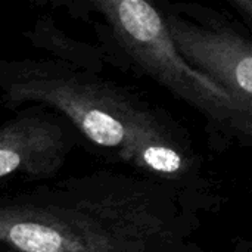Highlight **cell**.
Returning a JSON list of instances; mask_svg holds the SVG:
<instances>
[{
    "instance_id": "2",
    "label": "cell",
    "mask_w": 252,
    "mask_h": 252,
    "mask_svg": "<svg viewBox=\"0 0 252 252\" xmlns=\"http://www.w3.org/2000/svg\"><path fill=\"white\" fill-rule=\"evenodd\" d=\"M0 93L9 108L49 106L89 142L137 174L162 183L195 208L210 196L188 134L164 111L96 75L56 61L0 59Z\"/></svg>"
},
{
    "instance_id": "1",
    "label": "cell",
    "mask_w": 252,
    "mask_h": 252,
    "mask_svg": "<svg viewBox=\"0 0 252 252\" xmlns=\"http://www.w3.org/2000/svg\"><path fill=\"white\" fill-rule=\"evenodd\" d=\"M195 210L140 174L96 171L0 196V245L16 252H202Z\"/></svg>"
},
{
    "instance_id": "3",
    "label": "cell",
    "mask_w": 252,
    "mask_h": 252,
    "mask_svg": "<svg viewBox=\"0 0 252 252\" xmlns=\"http://www.w3.org/2000/svg\"><path fill=\"white\" fill-rule=\"evenodd\" d=\"M123 53L148 77L202 114L210 127L229 137L251 139L252 118L229 94L193 69L177 52L159 9L143 0H94Z\"/></svg>"
},
{
    "instance_id": "5",
    "label": "cell",
    "mask_w": 252,
    "mask_h": 252,
    "mask_svg": "<svg viewBox=\"0 0 252 252\" xmlns=\"http://www.w3.org/2000/svg\"><path fill=\"white\" fill-rule=\"evenodd\" d=\"M74 146L72 126L40 109H27L0 126V180L50 179Z\"/></svg>"
},
{
    "instance_id": "4",
    "label": "cell",
    "mask_w": 252,
    "mask_h": 252,
    "mask_svg": "<svg viewBox=\"0 0 252 252\" xmlns=\"http://www.w3.org/2000/svg\"><path fill=\"white\" fill-rule=\"evenodd\" d=\"M182 58L205 75L252 118V43L224 24L189 21L176 10H159Z\"/></svg>"
},
{
    "instance_id": "6",
    "label": "cell",
    "mask_w": 252,
    "mask_h": 252,
    "mask_svg": "<svg viewBox=\"0 0 252 252\" xmlns=\"http://www.w3.org/2000/svg\"><path fill=\"white\" fill-rule=\"evenodd\" d=\"M232 4L238 9V10H241V13L245 16V19H247V22L250 24L251 22V18H252V1L251 0H233L232 1Z\"/></svg>"
}]
</instances>
